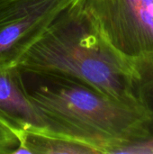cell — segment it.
I'll return each instance as SVG.
<instances>
[{
    "label": "cell",
    "mask_w": 153,
    "mask_h": 154,
    "mask_svg": "<svg viewBox=\"0 0 153 154\" xmlns=\"http://www.w3.org/2000/svg\"><path fill=\"white\" fill-rule=\"evenodd\" d=\"M23 73L74 79L138 107L132 61L101 37L87 16L69 4L19 63Z\"/></svg>",
    "instance_id": "cell-1"
},
{
    "label": "cell",
    "mask_w": 153,
    "mask_h": 154,
    "mask_svg": "<svg viewBox=\"0 0 153 154\" xmlns=\"http://www.w3.org/2000/svg\"><path fill=\"white\" fill-rule=\"evenodd\" d=\"M37 76L43 82L27 89L45 131L86 143L99 154L115 153L145 135L148 117L142 109L74 79Z\"/></svg>",
    "instance_id": "cell-2"
},
{
    "label": "cell",
    "mask_w": 153,
    "mask_h": 154,
    "mask_svg": "<svg viewBox=\"0 0 153 154\" xmlns=\"http://www.w3.org/2000/svg\"><path fill=\"white\" fill-rule=\"evenodd\" d=\"M70 5L124 58L153 56V0H70Z\"/></svg>",
    "instance_id": "cell-3"
},
{
    "label": "cell",
    "mask_w": 153,
    "mask_h": 154,
    "mask_svg": "<svg viewBox=\"0 0 153 154\" xmlns=\"http://www.w3.org/2000/svg\"><path fill=\"white\" fill-rule=\"evenodd\" d=\"M70 0H0V65H19Z\"/></svg>",
    "instance_id": "cell-4"
},
{
    "label": "cell",
    "mask_w": 153,
    "mask_h": 154,
    "mask_svg": "<svg viewBox=\"0 0 153 154\" xmlns=\"http://www.w3.org/2000/svg\"><path fill=\"white\" fill-rule=\"evenodd\" d=\"M23 74L19 65H0V121L19 138L30 130H45Z\"/></svg>",
    "instance_id": "cell-5"
},
{
    "label": "cell",
    "mask_w": 153,
    "mask_h": 154,
    "mask_svg": "<svg viewBox=\"0 0 153 154\" xmlns=\"http://www.w3.org/2000/svg\"><path fill=\"white\" fill-rule=\"evenodd\" d=\"M99 154L93 147L45 130H30L20 136L14 154Z\"/></svg>",
    "instance_id": "cell-6"
},
{
    "label": "cell",
    "mask_w": 153,
    "mask_h": 154,
    "mask_svg": "<svg viewBox=\"0 0 153 154\" xmlns=\"http://www.w3.org/2000/svg\"><path fill=\"white\" fill-rule=\"evenodd\" d=\"M131 61L135 98L147 117L153 119V56Z\"/></svg>",
    "instance_id": "cell-7"
},
{
    "label": "cell",
    "mask_w": 153,
    "mask_h": 154,
    "mask_svg": "<svg viewBox=\"0 0 153 154\" xmlns=\"http://www.w3.org/2000/svg\"><path fill=\"white\" fill-rule=\"evenodd\" d=\"M145 130L142 139L122 146L115 153H153V119H147Z\"/></svg>",
    "instance_id": "cell-8"
},
{
    "label": "cell",
    "mask_w": 153,
    "mask_h": 154,
    "mask_svg": "<svg viewBox=\"0 0 153 154\" xmlns=\"http://www.w3.org/2000/svg\"><path fill=\"white\" fill-rule=\"evenodd\" d=\"M19 145V136L0 121V154H14Z\"/></svg>",
    "instance_id": "cell-9"
}]
</instances>
